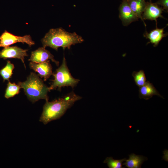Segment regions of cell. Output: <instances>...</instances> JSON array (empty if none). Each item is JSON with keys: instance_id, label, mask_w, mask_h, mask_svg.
Segmentation results:
<instances>
[{"instance_id": "277c9868", "label": "cell", "mask_w": 168, "mask_h": 168, "mask_svg": "<svg viewBox=\"0 0 168 168\" xmlns=\"http://www.w3.org/2000/svg\"><path fill=\"white\" fill-rule=\"evenodd\" d=\"M53 76L54 79L51 85L49 87L50 91L57 88L60 89L65 86L73 87L80 81L78 79L74 78L71 75L64 57L63 58L62 64L56 69Z\"/></svg>"}, {"instance_id": "7a4b0ae2", "label": "cell", "mask_w": 168, "mask_h": 168, "mask_svg": "<svg viewBox=\"0 0 168 168\" xmlns=\"http://www.w3.org/2000/svg\"><path fill=\"white\" fill-rule=\"evenodd\" d=\"M84 40L75 32H68L62 28L51 29L41 40L43 47H50L56 50L61 47L70 49L72 45L81 43Z\"/></svg>"}, {"instance_id": "6da1fadb", "label": "cell", "mask_w": 168, "mask_h": 168, "mask_svg": "<svg viewBox=\"0 0 168 168\" xmlns=\"http://www.w3.org/2000/svg\"><path fill=\"white\" fill-rule=\"evenodd\" d=\"M81 98V96L72 92L52 101H46L40 121L46 124L52 121L59 119L76 101Z\"/></svg>"}, {"instance_id": "ba28073f", "label": "cell", "mask_w": 168, "mask_h": 168, "mask_svg": "<svg viewBox=\"0 0 168 168\" xmlns=\"http://www.w3.org/2000/svg\"><path fill=\"white\" fill-rule=\"evenodd\" d=\"M51 60L58 66V61L55 60L54 56L48 50L43 47H40L36 50L31 52L30 58L28 60L31 62L40 63Z\"/></svg>"}, {"instance_id": "7c38bea8", "label": "cell", "mask_w": 168, "mask_h": 168, "mask_svg": "<svg viewBox=\"0 0 168 168\" xmlns=\"http://www.w3.org/2000/svg\"><path fill=\"white\" fill-rule=\"evenodd\" d=\"M164 28H158L156 27V29L149 33L146 31L144 34V36L149 40L150 42L148 43H151L153 44L154 47H156L162 39L167 35L164 32Z\"/></svg>"}, {"instance_id": "2e32d148", "label": "cell", "mask_w": 168, "mask_h": 168, "mask_svg": "<svg viewBox=\"0 0 168 168\" xmlns=\"http://www.w3.org/2000/svg\"><path fill=\"white\" fill-rule=\"evenodd\" d=\"M14 68V65L10 61H7L6 65L0 70V75L3 78V82L6 80H9L11 78Z\"/></svg>"}, {"instance_id": "8992f818", "label": "cell", "mask_w": 168, "mask_h": 168, "mask_svg": "<svg viewBox=\"0 0 168 168\" xmlns=\"http://www.w3.org/2000/svg\"><path fill=\"white\" fill-rule=\"evenodd\" d=\"M27 49H24L16 46L4 47L0 51V58L6 59L9 58L20 59L24 64L25 57L28 55Z\"/></svg>"}, {"instance_id": "4fadbf2b", "label": "cell", "mask_w": 168, "mask_h": 168, "mask_svg": "<svg viewBox=\"0 0 168 168\" xmlns=\"http://www.w3.org/2000/svg\"><path fill=\"white\" fill-rule=\"evenodd\" d=\"M130 8L139 19L143 22L145 26L146 25L142 18V15L145 9L147 2L145 0H127Z\"/></svg>"}, {"instance_id": "ac0fdd59", "label": "cell", "mask_w": 168, "mask_h": 168, "mask_svg": "<svg viewBox=\"0 0 168 168\" xmlns=\"http://www.w3.org/2000/svg\"><path fill=\"white\" fill-rule=\"evenodd\" d=\"M126 158L120 160L114 159L112 157H107L104 161V163H106L109 168H124L122 167V163L125 161Z\"/></svg>"}, {"instance_id": "9c48e42d", "label": "cell", "mask_w": 168, "mask_h": 168, "mask_svg": "<svg viewBox=\"0 0 168 168\" xmlns=\"http://www.w3.org/2000/svg\"><path fill=\"white\" fill-rule=\"evenodd\" d=\"M163 9L160 7L156 3L147 2V4L142 15L143 20H155L157 22L158 17L164 18L162 15Z\"/></svg>"}, {"instance_id": "9a60e30c", "label": "cell", "mask_w": 168, "mask_h": 168, "mask_svg": "<svg viewBox=\"0 0 168 168\" xmlns=\"http://www.w3.org/2000/svg\"><path fill=\"white\" fill-rule=\"evenodd\" d=\"M20 88L21 87L18 84L12 83L9 81L5 91V97L8 99L13 97L19 93Z\"/></svg>"}, {"instance_id": "5b68a950", "label": "cell", "mask_w": 168, "mask_h": 168, "mask_svg": "<svg viewBox=\"0 0 168 168\" xmlns=\"http://www.w3.org/2000/svg\"><path fill=\"white\" fill-rule=\"evenodd\" d=\"M17 42L26 43L30 47L35 44L30 35L18 36L5 30L0 36V47H7Z\"/></svg>"}, {"instance_id": "52a82bcc", "label": "cell", "mask_w": 168, "mask_h": 168, "mask_svg": "<svg viewBox=\"0 0 168 168\" xmlns=\"http://www.w3.org/2000/svg\"><path fill=\"white\" fill-rule=\"evenodd\" d=\"M119 8V17L123 25L127 26L139 19L133 12L128 3L127 0H122Z\"/></svg>"}, {"instance_id": "3957f363", "label": "cell", "mask_w": 168, "mask_h": 168, "mask_svg": "<svg viewBox=\"0 0 168 168\" xmlns=\"http://www.w3.org/2000/svg\"><path fill=\"white\" fill-rule=\"evenodd\" d=\"M18 84L23 89L26 95L32 103L40 99L48 100V93L50 91L49 87L35 73H30L26 81L19 82Z\"/></svg>"}, {"instance_id": "8fae6325", "label": "cell", "mask_w": 168, "mask_h": 168, "mask_svg": "<svg viewBox=\"0 0 168 168\" xmlns=\"http://www.w3.org/2000/svg\"><path fill=\"white\" fill-rule=\"evenodd\" d=\"M154 95H156L164 98L159 93L153 84L149 81H146L143 86L139 87V96L140 98L144 99L147 100Z\"/></svg>"}, {"instance_id": "5bb4252c", "label": "cell", "mask_w": 168, "mask_h": 168, "mask_svg": "<svg viewBox=\"0 0 168 168\" xmlns=\"http://www.w3.org/2000/svg\"><path fill=\"white\" fill-rule=\"evenodd\" d=\"M128 159L126 160L122 164L128 168H140L143 162L147 160V158L143 156L132 153L129 155Z\"/></svg>"}, {"instance_id": "d6986e66", "label": "cell", "mask_w": 168, "mask_h": 168, "mask_svg": "<svg viewBox=\"0 0 168 168\" xmlns=\"http://www.w3.org/2000/svg\"><path fill=\"white\" fill-rule=\"evenodd\" d=\"M156 3L163 7V10L168 11V0H158Z\"/></svg>"}, {"instance_id": "e0dca14e", "label": "cell", "mask_w": 168, "mask_h": 168, "mask_svg": "<svg viewBox=\"0 0 168 168\" xmlns=\"http://www.w3.org/2000/svg\"><path fill=\"white\" fill-rule=\"evenodd\" d=\"M132 75L136 85L139 87L143 86L147 81L145 73L143 70L138 72L133 71Z\"/></svg>"}, {"instance_id": "30bf717a", "label": "cell", "mask_w": 168, "mask_h": 168, "mask_svg": "<svg viewBox=\"0 0 168 168\" xmlns=\"http://www.w3.org/2000/svg\"><path fill=\"white\" fill-rule=\"evenodd\" d=\"M29 65L31 69L38 72L41 77L44 78V81L52 74V67L49 60L40 63L30 62Z\"/></svg>"}]
</instances>
